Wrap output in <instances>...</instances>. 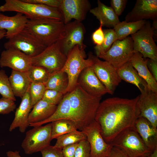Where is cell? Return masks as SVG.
Returning a JSON list of instances; mask_svg holds the SVG:
<instances>
[{
  "instance_id": "6da1fadb",
  "label": "cell",
  "mask_w": 157,
  "mask_h": 157,
  "mask_svg": "<svg viewBox=\"0 0 157 157\" xmlns=\"http://www.w3.org/2000/svg\"><path fill=\"white\" fill-rule=\"evenodd\" d=\"M138 96L132 99L113 97L101 102L94 120L107 143H110L122 132L133 126L138 117Z\"/></svg>"
},
{
  "instance_id": "7a4b0ae2",
  "label": "cell",
  "mask_w": 157,
  "mask_h": 157,
  "mask_svg": "<svg viewBox=\"0 0 157 157\" xmlns=\"http://www.w3.org/2000/svg\"><path fill=\"white\" fill-rule=\"evenodd\" d=\"M72 115V120L78 130L81 131L94 120L101 97L91 95L77 83L75 88L67 92Z\"/></svg>"
},
{
  "instance_id": "3957f363",
  "label": "cell",
  "mask_w": 157,
  "mask_h": 157,
  "mask_svg": "<svg viewBox=\"0 0 157 157\" xmlns=\"http://www.w3.org/2000/svg\"><path fill=\"white\" fill-rule=\"evenodd\" d=\"M63 21L49 18L29 19L24 29L47 47L62 39L65 35Z\"/></svg>"
},
{
  "instance_id": "277c9868",
  "label": "cell",
  "mask_w": 157,
  "mask_h": 157,
  "mask_svg": "<svg viewBox=\"0 0 157 157\" xmlns=\"http://www.w3.org/2000/svg\"><path fill=\"white\" fill-rule=\"evenodd\" d=\"M15 12L26 16L29 19L49 18L63 21V14L58 8L25 2L23 0H6L0 6V12Z\"/></svg>"
},
{
  "instance_id": "5b68a950",
  "label": "cell",
  "mask_w": 157,
  "mask_h": 157,
  "mask_svg": "<svg viewBox=\"0 0 157 157\" xmlns=\"http://www.w3.org/2000/svg\"><path fill=\"white\" fill-rule=\"evenodd\" d=\"M110 144L121 150L128 157H147L152 152L133 126L122 132Z\"/></svg>"
},
{
  "instance_id": "8992f818",
  "label": "cell",
  "mask_w": 157,
  "mask_h": 157,
  "mask_svg": "<svg viewBox=\"0 0 157 157\" xmlns=\"http://www.w3.org/2000/svg\"><path fill=\"white\" fill-rule=\"evenodd\" d=\"M84 50L78 45L74 47L68 53L65 63L61 70L67 75L68 85L66 92L73 90L77 84L80 74L85 68L91 66L92 62L89 57L85 59Z\"/></svg>"
},
{
  "instance_id": "52a82bcc",
  "label": "cell",
  "mask_w": 157,
  "mask_h": 157,
  "mask_svg": "<svg viewBox=\"0 0 157 157\" xmlns=\"http://www.w3.org/2000/svg\"><path fill=\"white\" fill-rule=\"evenodd\" d=\"M31 58L32 65L44 67L51 74L62 69L67 56L62 51L58 41L47 47L38 55Z\"/></svg>"
},
{
  "instance_id": "ba28073f",
  "label": "cell",
  "mask_w": 157,
  "mask_h": 157,
  "mask_svg": "<svg viewBox=\"0 0 157 157\" xmlns=\"http://www.w3.org/2000/svg\"><path fill=\"white\" fill-rule=\"evenodd\" d=\"M52 123L34 127L26 133L21 146L26 154L41 151L50 145L51 138Z\"/></svg>"
},
{
  "instance_id": "9c48e42d",
  "label": "cell",
  "mask_w": 157,
  "mask_h": 157,
  "mask_svg": "<svg viewBox=\"0 0 157 157\" xmlns=\"http://www.w3.org/2000/svg\"><path fill=\"white\" fill-rule=\"evenodd\" d=\"M154 32L149 21L138 31L131 35L134 52L140 53L145 58L157 61V46L154 38Z\"/></svg>"
},
{
  "instance_id": "30bf717a",
  "label": "cell",
  "mask_w": 157,
  "mask_h": 157,
  "mask_svg": "<svg viewBox=\"0 0 157 157\" xmlns=\"http://www.w3.org/2000/svg\"><path fill=\"white\" fill-rule=\"evenodd\" d=\"M134 53L133 40L131 36H128L115 41L107 52L98 57L108 62L116 69L130 61Z\"/></svg>"
},
{
  "instance_id": "8fae6325",
  "label": "cell",
  "mask_w": 157,
  "mask_h": 157,
  "mask_svg": "<svg viewBox=\"0 0 157 157\" xmlns=\"http://www.w3.org/2000/svg\"><path fill=\"white\" fill-rule=\"evenodd\" d=\"M8 40L4 44L6 49H15L31 58L38 55L47 47L34 35L24 29Z\"/></svg>"
},
{
  "instance_id": "7c38bea8",
  "label": "cell",
  "mask_w": 157,
  "mask_h": 157,
  "mask_svg": "<svg viewBox=\"0 0 157 157\" xmlns=\"http://www.w3.org/2000/svg\"><path fill=\"white\" fill-rule=\"evenodd\" d=\"M88 57L92 61V67L96 76L106 87L108 93L113 95L122 81L116 69L109 63L101 60L91 52Z\"/></svg>"
},
{
  "instance_id": "4fadbf2b",
  "label": "cell",
  "mask_w": 157,
  "mask_h": 157,
  "mask_svg": "<svg viewBox=\"0 0 157 157\" xmlns=\"http://www.w3.org/2000/svg\"><path fill=\"white\" fill-rule=\"evenodd\" d=\"M85 135L90 147L91 157H108L113 146L107 143L94 120L81 130Z\"/></svg>"
},
{
  "instance_id": "5bb4252c",
  "label": "cell",
  "mask_w": 157,
  "mask_h": 157,
  "mask_svg": "<svg viewBox=\"0 0 157 157\" xmlns=\"http://www.w3.org/2000/svg\"><path fill=\"white\" fill-rule=\"evenodd\" d=\"M65 24V36L59 41L63 52L67 56L69 51L76 45L84 50L86 45L83 43V40L85 29L83 24L74 20Z\"/></svg>"
},
{
  "instance_id": "9a60e30c",
  "label": "cell",
  "mask_w": 157,
  "mask_h": 157,
  "mask_svg": "<svg viewBox=\"0 0 157 157\" xmlns=\"http://www.w3.org/2000/svg\"><path fill=\"white\" fill-rule=\"evenodd\" d=\"M136 106L138 117L146 118L157 128V93L148 88L141 92Z\"/></svg>"
},
{
  "instance_id": "2e32d148",
  "label": "cell",
  "mask_w": 157,
  "mask_h": 157,
  "mask_svg": "<svg viewBox=\"0 0 157 157\" xmlns=\"http://www.w3.org/2000/svg\"><path fill=\"white\" fill-rule=\"evenodd\" d=\"M91 7L88 0H60L59 9L63 14L64 23L66 24L73 19L81 22Z\"/></svg>"
},
{
  "instance_id": "e0dca14e",
  "label": "cell",
  "mask_w": 157,
  "mask_h": 157,
  "mask_svg": "<svg viewBox=\"0 0 157 157\" xmlns=\"http://www.w3.org/2000/svg\"><path fill=\"white\" fill-rule=\"evenodd\" d=\"M32 65L31 57L13 48L3 51L0 58L1 67H8L12 70L27 72Z\"/></svg>"
},
{
  "instance_id": "ac0fdd59",
  "label": "cell",
  "mask_w": 157,
  "mask_h": 157,
  "mask_svg": "<svg viewBox=\"0 0 157 157\" xmlns=\"http://www.w3.org/2000/svg\"><path fill=\"white\" fill-rule=\"evenodd\" d=\"M147 19H157V0H137L124 21L133 22Z\"/></svg>"
},
{
  "instance_id": "d6986e66",
  "label": "cell",
  "mask_w": 157,
  "mask_h": 157,
  "mask_svg": "<svg viewBox=\"0 0 157 157\" xmlns=\"http://www.w3.org/2000/svg\"><path fill=\"white\" fill-rule=\"evenodd\" d=\"M77 83L91 95L102 97L108 93L106 87L96 76L92 66L82 71L78 77Z\"/></svg>"
},
{
  "instance_id": "ffe728a7",
  "label": "cell",
  "mask_w": 157,
  "mask_h": 157,
  "mask_svg": "<svg viewBox=\"0 0 157 157\" xmlns=\"http://www.w3.org/2000/svg\"><path fill=\"white\" fill-rule=\"evenodd\" d=\"M32 108L28 89L22 97L20 104L16 109L14 119L9 128L10 131L17 128L21 133L25 131L29 126L28 117Z\"/></svg>"
},
{
  "instance_id": "44dd1931",
  "label": "cell",
  "mask_w": 157,
  "mask_h": 157,
  "mask_svg": "<svg viewBox=\"0 0 157 157\" xmlns=\"http://www.w3.org/2000/svg\"><path fill=\"white\" fill-rule=\"evenodd\" d=\"M28 20L26 16L20 13H17L12 16L0 13V30L6 31L5 37L9 39L22 31Z\"/></svg>"
},
{
  "instance_id": "7402d4cb",
  "label": "cell",
  "mask_w": 157,
  "mask_h": 157,
  "mask_svg": "<svg viewBox=\"0 0 157 157\" xmlns=\"http://www.w3.org/2000/svg\"><path fill=\"white\" fill-rule=\"evenodd\" d=\"M148 148L152 151L157 148V128L146 118L139 117L133 126Z\"/></svg>"
},
{
  "instance_id": "603a6c76",
  "label": "cell",
  "mask_w": 157,
  "mask_h": 157,
  "mask_svg": "<svg viewBox=\"0 0 157 157\" xmlns=\"http://www.w3.org/2000/svg\"><path fill=\"white\" fill-rule=\"evenodd\" d=\"M130 61L140 76L146 82L148 88L157 93V81L154 78L147 66L146 58L138 52H134Z\"/></svg>"
},
{
  "instance_id": "cb8c5ba5",
  "label": "cell",
  "mask_w": 157,
  "mask_h": 157,
  "mask_svg": "<svg viewBox=\"0 0 157 157\" xmlns=\"http://www.w3.org/2000/svg\"><path fill=\"white\" fill-rule=\"evenodd\" d=\"M97 6L91 9L90 12L102 24L103 26L113 28L120 22L119 17L110 6L106 5L100 0Z\"/></svg>"
},
{
  "instance_id": "d4e9b609",
  "label": "cell",
  "mask_w": 157,
  "mask_h": 157,
  "mask_svg": "<svg viewBox=\"0 0 157 157\" xmlns=\"http://www.w3.org/2000/svg\"><path fill=\"white\" fill-rule=\"evenodd\" d=\"M116 70L122 80L133 84L140 92L148 88L146 82L140 76L130 61L116 69Z\"/></svg>"
},
{
  "instance_id": "484cf974",
  "label": "cell",
  "mask_w": 157,
  "mask_h": 157,
  "mask_svg": "<svg viewBox=\"0 0 157 157\" xmlns=\"http://www.w3.org/2000/svg\"><path fill=\"white\" fill-rule=\"evenodd\" d=\"M9 79L15 96L21 98L28 90L31 83L27 72L14 70H12Z\"/></svg>"
},
{
  "instance_id": "4316f807",
  "label": "cell",
  "mask_w": 157,
  "mask_h": 157,
  "mask_svg": "<svg viewBox=\"0 0 157 157\" xmlns=\"http://www.w3.org/2000/svg\"><path fill=\"white\" fill-rule=\"evenodd\" d=\"M57 106L41 99L33 106L28 117L29 124L44 121L50 117L56 110Z\"/></svg>"
},
{
  "instance_id": "83f0119b",
  "label": "cell",
  "mask_w": 157,
  "mask_h": 157,
  "mask_svg": "<svg viewBox=\"0 0 157 157\" xmlns=\"http://www.w3.org/2000/svg\"><path fill=\"white\" fill-rule=\"evenodd\" d=\"M62 119H67L72 120V113L67 93L65 94L62 100L57 105L55 112L50 117L39 122L29 124V126L33 127L40 126Z\"/></svg>"
},
{
  "instance_id": "f1b7e54d",
  "label": "cell",
  "mask_w": 157,
  "mask_h": 157,
  "mask_svg": "<svg viewBox=\"0 0 157 157\" xmlns=\"http://www.w3.org/2000/svg\"><path fill=\"white\" fill-rule=\"evenodd\" d=\"M146 20L128 22H120L114 27L117 40H122L139 30L146 23Z\"/></svg>"
},
{
  "instance_id": "f546056e",
  "label": "cell",
  "mask_w": 157,
  "mask_h": 157,
  "mask_svg": "<svg viewBox=\"0 0 157 157\" xmlns=\"http://www.w3.org/2000/svg\"><path fill=\"white\" fill-rule=\"evenodd\" d=\"M44 85L46 89L56 90L65 94L67 93L68 85V76L65 72L60 70L50 74Z\"/></svg>"
},
{
  "instance_id": "4dcf8cb0",
  "label": "cell",
  "mask_w": 157,
  "mask_h": 157,
  "mask_svg": "<svg viewBox=\"0 0 157 157\" xmlns=\"http://www.w3.org/2000/svg\"><path fill=\"white\" fill-rule=\"evenodd\" d=\"M51 123L52 140L70 132L78 130L76 123L70 119H60Z\"/></svg>"
},
{
  "instance_id": "1f68e13d",
  "label": "cell",
  "mask_w": 157,
  "mask_h": 157,
  "mask_svg": "<svg viewBox=\"0 0 157 157\" xmlns=\"http://www.w3.org/2000/svg\"><path fill=\"white\" fill-rule=\"evenodd\" d=\"M56 139L57 140L53 147L62 149L66 146L78 143L82 140H86L87 138L82 131L77 130L62 135Z\"/></svg>"
},
{
  "instance_id": "d6a6232c",
  "label": "cell",
  "mask_w": 157,
  "mask_h": 157,
  "mask_svg": "<svg viewBox=\"0 0 157 157\" xmlns=\"http://www.w3.org/2000/svg\"><path fill=\"white\" fill-rule=\"evenodd\" d=\"M28 76L31 83L45 84L50 75L45 68L32 65L27 72Z\"/></svg>"
},
{
  "instance_id": "836d02e7",
  "label": "cell",
  "mask_w": 157,
  "mask_h": 157,
  "mask_svg": "<svg viewBox=\"0 0 157 157\" xmlns=\"http://www.w3.org/2000/svg\"><path fill=\"white\" fill-rule=\"evenodd\" d=\"M103 31L104 38L102 43L100 46L96 45L94 48L96 56L98 57L107 52L117 40L115 33L113 29H106Z\"/></svg>"
},
{
  "instance_id": "e575fe53",
  "label": "cell",
  "mask_w": 157,
  "mask_h": 157,
  "mask_svg": "<svg viewBox=\"0 0 157 157\" xmlns=\"http://www.w3.org/2000/svg\"><path fill=\"white\" fill-rule=\"evenodd\" d=\"M0 94L2 97L9 99L14 101L15 97L13 92L9 77L3 70H0Z\"/></svg>"
},
{
  "instance_id": "d590c367",
  "label": "cell",
  "mask_w": 157,
  "mask_h": 157,
  "mask_svg": "<svg viewBox=\"0 0 157 157\" xmlns=\"http://www.w3.org/2000/svg\"><path fill=\"white\" fill-rule=\"evenodd\" d=\"M46 90L44 84L31 83L29 91L33 107L42 99Z\"/></svg>"
},
{
  "instance_id": "8d00e7d4",
  "label": "cell",
  "mask_w": 157,
  "mask_h": 157,
  "mask_svg": "<svg viewBox=\"0 0 157 157\" xmlns=\"http://www.w3.org/2000/svg\"><path fill=\"white\" fill-rule=\"evenodd\" d=\"M64 95L62 93L56 90L46 89L42 99L57 106L62 100Z\"/></svg>"
},
{
  "instance_id": "74e56055",
  "label": "cell",
  "mask_w": 157,
  "mask_h": 157,
  "mask_svg": "<svg viewBox=\"0 0 157 157\" xmlns=\"http://www.w3.org/2000/svg\"><path fill=\"white\" fill-rule=\"evenodd\" d=\"M74 157H91L90 146L87 139L78 143Z\"/></svg>"
},
{
  "instance_id": "f35d334b",
  "label": "cell",
  "mask_w": 157,
  "mask_h": 157,
  "mask_svg": "<svg viewBox=\"0 0 157 157\" xmlns=\"http://www.w3.org/2000/svg\"><path fill=\"white\" fill-rule=\"evenodd\" d=\"M16 107L13 100L3 97L0 99V114H8L14 111Z\"/></svg>"
},
{
  "instance_id": "ab89813d",
  "label": "cell",
  "mask_w": 157,
  "mask_h": 157,
  "mask_svg": "<svg viewBox=\"0 0 157 157\" xmlns=\"http://www.w3.org/2000/svg\"><path fill=\"white\" fill-rule=\"evenodd\" d=\"M42 157H64L62 149L55 148L50 145L40 151Z\"/></svg>"
},
{
  "instance_id": "60d3db41",
  "label": "cell",
  "mask_w": 157,
  "mask_h": 157,
  "mask_svg": "<svg viewBox=\"0 0 157 157\" xmlns=\"http://www.w3.org/2000/svg\"><path fill=\"white\" fill-rule=\"evenodd\" d=\"M127 1L126 0H111L110 7L119 17L125 9Z\"/></svg>"
},
{
  "instance_id": "b9f144b4",
  "label": "cell",
  "mask_w": 157,
  "mask_h": 157,
  "mask_svg": "<svg viewBox=\"0 0 157 157\" xmlns=\"http://www.w3.org/2000/svg\"><path fill=\"white\" fill-rule=\"evenodd\" d=\"M102 24L100 22V26L93 33L92 39L96 46H100L102 43L104 38V34L102 29Z\"/></svg>"
},
{
  "instance_id": "7bdbcfd3",
  "label": "cell",
  "mask_w": 157,
  "mask_h": 157,
  "mask_svg": "<svg viewBox=\"0 0 157 157\" xmlns=\"http://www.w3.org/2000/svg\"><path fill=\"white\" fill-rule=\"evenodd\" d=\"M29 3L44 5L50 7L59 8L60 0H23Z\"/></svg>"
},
{
  "instance_id": "ee69618b",
  "label": "cell",
  "mask_w": 157,
  "mask_h": 157,
  "mask_svg": "<svg viewBox=\"0 0 157 157\" xmlns=\"http://www.w3.org/2000/svg\"><path fill=\"white\" fill-rule=\"evenodd\" d=\"M78 143L69 145L64 147L62 151L64 157H74L76 149Z\"/></svg>"
},
{
  "instance_id": "f6af8a7d",
  "label": "cell",
  "mask_w": 157,
  "mask_h": 157,
  "mask_svg": "<svg viewBox=\"0 0 157 157\" xmlns=\"http://www.w3.org/2000/svg\"><path fill=\"white\" fill-rule=\"evenodd\" d=\"M146 62L148 68L152 76L157 81V61L146 58Z\"/></svg>"
},
{
  "instance_id": "bcb514c9",
  "label": "cell",
  "mask_w": 157,
  "mask_h": 157,
  "mask_svg": "<svg viewBox=\"0 0 157 157\" xmlns=\"http://www.w3.org/2000/svg\"><path fill=\"white\" fill-rule=\"evenodd\" d=\"M108 157H128L121 150L113 146Z\"/></svg>"
},
{
  "instance_id": "7dc6e473",
  "label": "cell",
  "mask_w": 157,
  "mask_h": 157,
  "mask_svg": "<svg viewBox=\"0 0 157 157\" xmlns=\"http://www.w3.org/2000/svg\"><path fill=\"white\" fill-rule=\"evenodd\" d=\"M151 27L154 32V41H156L157 37V19L153 21Z\"/></svg>"
},
{
  "instance_id": "c3c4849f",
  "label": "cell",
  "mask_w": 157,
  "mask_h": 157,
  "mask_svg": "<svg viewBox=\"0 0 157 157\" xmlns=\"http://www.w3.org/2000/svg\"><path fill=\"white\" fill-rule=\"evenodd\" d=\"M8 157H22L19 154V151H10L6 152Z\"/></svg>"
},
{
  "instance_id": "681fc988",
  "label": "cell",
  "mask_w": 157,
  "mask_h": 157,
  "mask_svg": "<svg viewBox=\"0 0 157 157\" xmlns=\"http://www.w3.org/2000/svg\"><path fill=\"white\" fill-rule=\"evenodd\" d=\"M147 157H157V148L154 150Z\"/></svg>"
},
{
  "instance_id": "f907efd6",
  "label": "cell",
  "mask_w": 157,
  "mask_h": 157,
  "mask_svg": "<svg viewBox=\"0 0 157 157\" xmlns=\"http://www.w3.org/2000/svg\"><path fill=\"white\" fill-rule=\"evenodd\" d=\"M6 33V31L5 30H0V40L5 37Z\"/></svg>"
}]
</instances>
